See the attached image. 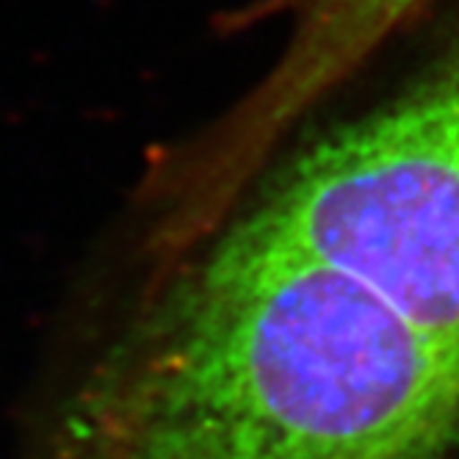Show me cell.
<instances>
[{
    "label": "cell",
    "instance_id": "obj_1",
    "mask_svg": "<svg viewBox=\"0 0 459 459\" xmlns=\"http://www.w3.org/2000/svg\"><path fill=\"white\" fill-rule=\"evenodd\" d=\"M459 351L363 280L227 233L94 366L48 459H454Z\"/></svg>",
    "mask_w": 459,
    "mask_h": 459
},
{
    "label": "cell",
    "instance_id": "obj_2",
    "mask_svg": "<svg viewBox=\"0 0 459 459\" xmlns=\"http://www.w3.org/2000/svg\"><path fill=\"white\" fill-rule=\"evenodd\" d=\"M233 230L349 272L459 351V34L390 103L307 150Z\"/></svg>",
    "mask_w": 459,
    "mask_h": 459
},
{
    "label": "cell",
    "instance_id": "obj_3",
    "mask_svg": "<svg viewBox=\"0 0 459 459\" xmlns=\"http://www.w3.org/2000/svg\"><path fill=\"white\" fill-rule=\"evenodd\" d=\"M423 0H272L290 17L288 42L274 67L247 97L205 130L216 169L249 180L282 136L338 89Z\"/></svg>",
    "mask_w": 459,
    "mask_h": 459
}]
</instances>
